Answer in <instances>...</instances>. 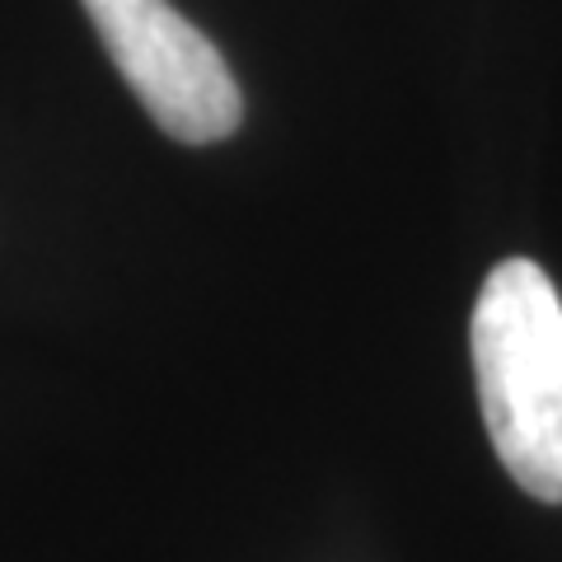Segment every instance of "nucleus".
Instances as JSON below:
<instances>
[{
    "label": "nucleus",
    "instance_id": "obj_1",
    "mask_svg": "<svg viewBox=\"0 0 562 562\" xmlns=\"http://www.w3.org/2000/svg\"><path fill=\"white\" fill-rule=\"evenodd\" d=\"M487 441L506 473L562 506V301L530 258L487 272L469 324Z\"/></svg>",
    "mask_w": 562,
    "mask_h": 562
},
{
    "label": "nucleus",
    "instance_id": "obj_2",
    "mask_svg": "<svg viewBox=\"0 0 562 562\" xmlns=\"http://www.w3.org/2000/svg\"><path fill=\"white\" fill-rule=\"evenodd\" d=\"M85 10L109 61L160 132L188 146H211L239 127L244 99L231 66L169 0H85Z\"/></svg>",
    "mask_w": 562,
    "mask_h": 562
}]
</instances>
